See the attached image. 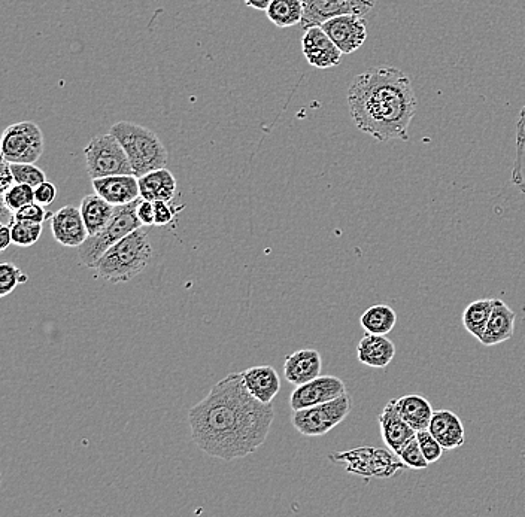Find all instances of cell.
I'll list each match as a JSON object with an SVG mask.
<instances>
[{"label":"cell","instance_id":"6da1fadb","mask_svg":"<svg viewBox=\"0 0 525 517\" xmlns=\"http://www.w3.org/2000/svg\"><path fill=\"white\" fill-rule=\"evenodd\" d=\"M275 419L272 403L248 392L242 373H232L188 413L191 439L200 450L221 461L245 458L269 436Z\"/></svg>","mask_w":525,"mask_h":517},{"label":"cell","instance_id":"7a4b0ae2","mask_svg":"<svg viewBox=\"0 0 525 517\" xmlns=\"http://www.w3.org/2000/svg\"><path fill=\"white\" fill-rule=\"evenodd\" d=\"M352 121L378 142L408 141L418 100L411 78L396 68L369 69L348 88Z\"/></svg>","mask_w":525,"mask_h":517},{"label":"cell","instance_id":"3957f363","mask_svg":"<svg viewBox=\"0 0 525 517\" xmlns=\"http://www.w3.org/2000/svg\"><path fill=\"white\" fill-rule=\"evenodd\" d=\"M151 258L153 248L147 231L141 227L111 246L97 261L94 269L100 278L111 284H123L141 275L150 264Z\"/></svg>","mask_w":525,"mask_h":517},{"label":"cell","instance_id":"277c9868","mask_svg":"<svg viewBox=\"0 0 525 517\" xmlns=\"http://www.w3.org/2000/svg\"><path fill=\"white\" fill-rule=\"evenodd\" d=\"M109 133L115 136L126 151L133 175L141 176L168 166L169 152L156 133L139 124L120 121L111 127Z\"/></svg>","mask_w":525,"mask_h":517},{"label":"cell","instance_id":"5b68a950","mask_svg":"<svg viewBox=\"0 0 525 517\" xmlns=\"http://www.w3.org/2000/svg\"><path fill=\"white\" fill-rule=\"evenodd\" d=\"M139 202H141V197L135 202L127 203V205L115 206L114 215H112L108 225L94 236H88L86 242L78 248V255H80L81 263L84 266L94 269L97 261L111 246L138 228L144 227L139 221L138 212H136Z\"/></svg>","mask_w":525,"mask_h":517},{"label":"cell","instance_id":"8992f818","mask_svg":"<svg viewBox=\"0 0 525 517\" xmlns=\"http://www.w3.org/2000/svg\"><path fill=\"white\" fill-rule=\"evenodd\" d=\"M352 410V398L345 394L336 400L293 412V427L306 437H320L329 434L341 425Z\"/></svg>","mask_w":525,"mask_h":517},{"label":"cell","instance_id":"52a82bcc","mask_svg":"<svg viewBox=\"0 0 525 517\" xmlns=\"http://www.w3.org/2000/svg\"><path fill=\"white\" fill-rule=\"evenodd\" d=\"M87 172L91 179L114 175H133L126 151L112 133L94 136L84 148Z\"/></svg>","mask_w":525,"mask_h":517},{"label":"cell","instance_id":"ba28073f","mask_svg":"<svg viewBox=\"0 0 525 517\" xmlns=\"http://www.w3.org/2000/svg\"><path fill=\"white\" fill-rule=\"evenodd\" d=\"M44 133L33 121L6 127L0 142L3 160L8 163H36L44 154Z\"/></svg>","mask_w":525,"mask_h":517},{"label":"cell","instance_id":"9c48e42d","mask_svg":"<svg viewBox=\"0 0 525 517\" xmlns=\"http://www.w3.org/2000/svg\"><path fill=\"white\" fill-rule=\"evenodd\" d=\"M302 3L303 18L300 26L303 30L321 26L324 21L338 15L355 14L364 17L375 8V0H302Z\"/></svg>","mask_w":525,"mask_h":517},{"label":"cell","instance_id":"30bf717a","mask_svg":"<svg viewBox=\"0 0 525 517\" xmlns=\"http://www.w3.org/2000/svg\"><path fill=\"white\" fill-rule=\"evenodd\" d=\"M345 394L348 392L344 380L336 376H318L311 382L296 386L290 397V407L296 412L336 400Z\"/></svg>","mask_w":525,"mask_h":517},{"label":"cell","instance_id":"8fae6325","mask_svg":"<svg viewBox=\"0 0 525 517\" xmlns=\"http://www.w3.org/2000/svg\"><path fill=\"white\" fill-rule=\"evenodd\" d=\"M321 27L344 54L360 50L367 39V24L361 15H338L324 21Z\"/></svg>","mask_w":525,"mask_h":517},{"label":"cell","instance_id":"7c38bea8","mask_svg":"<svg viewBox=\"0 0 525 517\" xmlns=\"http://www.w3.org/2000/svg\"><path fill=\"white\" fill-rule=\"evenodd\" d=\"M302 51L306 62L317 69H330L339 66L342 60V51L335 42L324 32L323 27L314 26L305 30L302 38Z\"/></svg>","mask_w":525,"mask_h":517},{"label":"cell","instance_id":"4fadbf2b","mask_svg":"<svg viewBox=\"0 0 525 517\" xmlns=\"http://www.w3.org/2000/svg\"><path fill=\"white\" fill-rule=\"evenodd\" d=\"M51 230L56 242L66 248H80L90 236L80 208L75 206H65L57 211L51 217Z\"/></svg>","mask_w":525,"mask_h":517},{"label":"cell","instance_id":"5bb4252c","mask_svg":"<svg viewBox=\"0 0 525 517\" xmlns=\"http://www.w3.org/2000/svg\"><path fill=\"white\" fill-rule=\"evenodd\" d=\"M379 427H381L382 442L397 456L400 455L403 447L417 436V431L406 424L400 416L397 398L385 404L384 410L379 415Z\"/></svg>","mask_w":525,"mask_h":517},{"label":"cell","instance_id":"9a60e30c","mask_svg":"<svg viewBox=\"0 0 525 517\" xmlns=\"http://www.w3.org/2000/svg\"><path fill=\"white\" fill-rule=\"evenodd\" d=\"M94 193L114 206L127 205L141 197L139 178L135 175H114L91 179Z\"/></svg>","mask_w":525,"mask_h":517},{"label":"cell","instance_id":"2e32d148","mask_svg":"<svg viewBox=\"0 0 525 517\" xmlns=\"http://www.w3.org/2000/svg\"><path fill=\"white\" fill-rule=\"evenodd\" d=\"M323 358L315 349H300L285 358V379L294 386L303 385L321 376Z\"/></svg>","mask_w":525,"mask_h":517},{"label":"cell","instance_id":"e0dca14e","mask_svg":"<svg viewBox=\"0 0 525 517\" xmlns=\"http://www.w3.org/2000/svg\"><path fill=\"white\" fill-rule=\"evenodd\" d=\"M396 357V345L381 334L366 333L357 346L358 363L372 369H385Z\"/></svg>","mask_w":525,"mask_h":517},{"label":"cell","instance_id":"ac0fdd59","mask_svg":"<svg viewBox=\"0 0 525 517\" xmlns=\"http://www.w3.org/2000/svg\"><path fill=\"white\" fill-rule=\"evenodd\" d=\"M515 321L517 313L499 298H494L493 312L482 336V345L496 346L511 340L515 333Z\"/></svg>","mask_w":525,"mask_h":517},{"label":"cell","instance_id":"d6986e66","mask_svg":"<svg viewBox=\"0 0 525 517\" xmlns=\"http://www.w3.org/2000/svg\"><path fill=\"white\" fill-rule=\"evenodd\" d=\"M429 431L445 450H454L466 443L463 421L451 410H436Z\"/></svg>","mask_w":525,"mask_h":517},{"label":"cell","instance_id":"ffe728a7","mask_svg":"<svg viewBox=\"0 0 525 517\" xmlns=\"http://www.w3.org/2000/svg\"><path fill=\"white\" fill-rule=\"evenodd\" d=\"M248 392L262 403L270 404L281 389V379L273 367L257 366L242 371Z\"/></svg>","mask_w":525,"mask_h":517},{"label":"cell","instance_id":"44dd1931","mask_svg":"<svg viewBox=\"0 0 525 517\" xmlns=\"http://www.w3.org/2000/svg\"><path fill=\"white\" fill-rule=\"evenodd\" d=\"M141 197L148 202H172L175 199L178 184L175 176L168 169L154 170L139 178Z\"/></svg>","mask_w":525,"mask_h":517},{"label":"cell","instance_id":"7402d4cb","mask_svg":"<svg viewBox=\"0 0 525 517\" xmlns=\"http://www.w3.org/2000/svg\"><path fill=\"white\" fill-rule=\"evenodd\" d=\"M397 409L406 424L415 431L429 430L432 421L433 407L423 395L411 394L397 398Z\"/></svg>","mask_w":525,"mask_h":517},{"label":"cell","instance_id":"603a6c76","mask_svg":"<svg viewBox=\"0 0 525 517\" xmlns=\"http://www.w3.org/2000/svg\"><path fill=\"white\" fill-rule=\"evenodd\" d=\"M80 211L84 222H86L88 234L94 236L111 221L115 206L106 202L99 194H88L81 200Z\"/></svg>","mask_w":525,"mask_h":517},{"label":"cell","instance_id":"cb8c5ba5","mask_svg":"<svg viewBox=\"0 0 525 517\" xmlns=\"http://www.w3.org/2000/svg\"><path fill=\"white\" fill-rule=\"evenodd\" d=\"M493 306L494 298H482V300L472 301L464 309L463 316H461L464 330L472 334L479 342H481L485 328H487L488 321H490Z\"/></svg>","mask_w":525,"mask_h":517},{"label":"cell","instance_id":"d4e9b609","mask_svg":"<svg viewBox=\"0 0 525 517\" xmlns=\"http://www.w3.org/2000/svg\"><path fill=\"white\" fill-rule=\"evenodd\" d=\"M397 324V313L387 304H375L361 315L360 325L366 333L387 336Z\"/></svg>","mask_w":525,"mask_h":517},{"label":"cell","instance_id":"484cf974","mask_svg":"<svg viewBox=\"0 0 525 517\" xmlns=\"http://www.w3.org/2000/svg\"><path fill=\"white\" fill-rule=\"evenodd\" d=\"M266 14L279 29L297 26L303 18L302 0H272Z\"/></svg>","mask_w":525,"mask_h":517},{"label":"cell","instance_id":"4316f807","mask_svg":"<svg viewBox=\"0 0 525 517\" xmlns=\"http://www.w3.org/2000/svg\"><path fill=\"white\" fill-rule=\"evenodd\" d=\"M512 182L525 196V105L521 108L517 123V152H515Z\"/></svg>","mask_w":525,"mask_h":517},{"label":"cell","instance_id":"83f0119b","mask_svg":"<svg viewBox=\"0 0 525 517\" xmlns=\"http://www.w3.org/2000/svg\"><path fill=\"white\" fill-rule=\"evenodd\" d=\"M12 243L20 248L35 245L42 234V224L32 221L15 220L11 224Z\"/></svg>","mask_w":525,"mask_h":517},{"label":"cell","instance_id":"f1b7e54d","mask_svg":"<svg viewBox=\"0 0 525 517\" xmlns=\"http://www.w3.org/2000/svg\"><path fill=\"white\" fill-rule=\"evenodd\" d=\"M29 276L21 272L15 264H0V297L9 296L18 285L26 284Z\"/></svg>","mask_w":525,"mask_h":517},{"label":"cell","instance_id":"f546056e","mask_svg":"<svg viewBox=\"0 0 525 517\" xmlns=\"http://www.w3.org/2000/svg\"><path fill=\"white\" fill-rule=\"evenodd\" d=\"M2 196L3 203L15 214L18 209L35 202V188L27 184H14Z\"/></svg>","mask_w":525,"mask_h":517},{"label":"cell","instance_id":"4dcf8cb0","mask_svg":"<svg viewBox=\"0 0 525 517\" xmlns=\"http://www.w3.org/2000/svg\"><path fill=\"white\" fill-rule=\"evenodd\" d=\"M11 164L12 175L15 184H27L36 188L42 182L47 181L44 170L39 169L35 163H9Z\"/></svg>","mask_w":525,"mask_h":517},{"label":"cell","instance_id":"1f68e13d","mask_svg":"<svg viewBox=\"0 0 525 517\" xmlns=\"http://www.w3.org/2000/svg\"><path fill=\"white\" fill-rule=\"evenodd\" d=\"M400 461L406 465V467L414 468V470H426L429 467V461L424 456L423 450H421L420 443H418L417 436L411 440L399 455Z\"/></svg>","mask_w":525,"mask_h":517},{"label":"cell","instance_id":"d6a6232c","mask_svg":"<svg viewBox=\"0 0 525 517\" xmlns=\"http://www.w3.org/2000/svg\"><path fill=\"white\" fill-rule=\"evenodd\" d=\"M417 440L420 443L421 450H423L424 456H426L429 464H435L438 462L443 455L442 444L433 437V434L429 430L418 431Z\"/></svg>","mask_w":525,"mask_h":517},{"label":"cell","instance_id":"836d02e7","mask_svg":"<svg viewBox=\"0 0 525 517\" xmlns=\"http://www.w3.org/2000/svg\"><path fill=\"white\" fill-rule=\"evenodd\" d=\"M184 208L185 205L176 206L172 202H154L156 225H159V227H168V225L174 224L179 212L184 211Z\"/></svg>","mask_w":525,"mask_h":517},{"label":"cell","instance_id":"e575fe53","mask_svg":"<svg viewBox=\"0 0 525 517\" xmlns=\"http://www.w3.org/2000/svg\"><path fill=\"white\" fill-rule=\"evenodd\" d=\"M51 217H53V215L48 214L44 206L36 202L29 203V205L15 212V220L39 222V224H42L47 218Z\"/></svg>","mask_w":525,"mask_h":517},{"label":"cell","instance_id":"d590c367","mask_svg":"<svg viewBox=\"0 0 525 517\" xmlns=\"http://www.w3.org/2000/svg\"><path fill=\"white\" fill-rule=\"evenodd\" d=\"M57 188L51 182L45 181L35 188V202L42 206H50L56 200Z\"/></svg>","mask_w":525,"mask_h":517},{"label":"cell","instance_id":"8d00e7d4","mask_svg":"<svg viewBox=\"0 0 525 517\" xmlns=\"http://www.w3.org/2000/svg\"><path fill=\"white\" fill-rule=\"evenodd\" d=\"M139 221L144 227H151V225H156V209H154V203L148 202L141 197V202H139L138 209Z\"/></svg>","mask_w":525,"mask_h":517},{"label":"cell","instance_id":"74e56055","mask_svg":"<svg viewBox=\"0 0 525 517\" xmlns=\"http://www.w3.org/2000/svg\"><path fill=\"white\" fill-rule=\"evenodd\" d=\"M15 184L14 175H12L11 164L2 158V172H0V191L5 194L12 185Z\"/></svg>","mask_w":525,"mask_h":517},{"label":"cell","instance_id":"f35d334b","mask_svg":"<svg viewBox=\"0 0 525 517\" xmlns=\"http://www.w3.org/2000/svg\"><path fill=\"white\" fill-rule=\"evenodd\" d=\"M12 243L11 225L2 224L0 227V251H6Z\"/></svg>","mask_w":525,"mask_h":517},{"label":"cell","instance_id":"ab89813d","mask_svg":"<svg viewBox=\"0 0 525 517\" xmlns=\"http://www.w3.org/2000/svg\"><path fill=\"white\" fill-rule=\"evenodd\" d=\"M244 2L245 5L250 6V8L259 9V11H266L272 0H244Z\"/></svg>","mask_w":525,"mask_h":517}]
</instances>
